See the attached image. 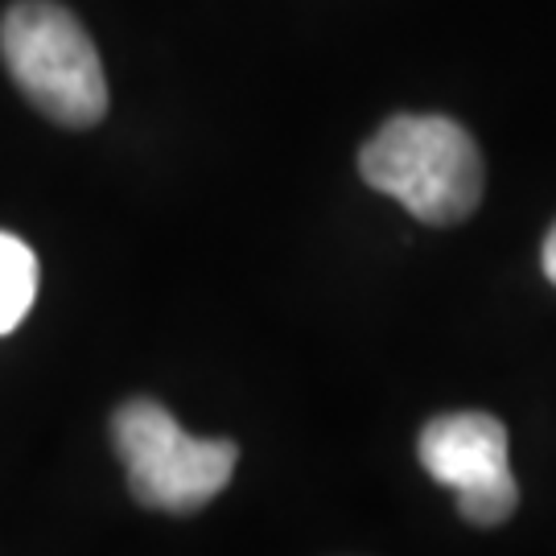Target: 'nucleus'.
<instances>
[{"label":"nucleus","mask_w":556,"mask_h":556,"mask_svg":"<svg viewBox=\"0 0 556 556\" xmlns=\"http://www.w3.org/2000/svg\"><path fill=\"white\" fill-rule=\"evenodd\" d=\"M0 59L21 96L62 128H91L108 112L96 41L59 0H17L0 17Z\"/></svg>","instance_id":"f03ea898"},{"label":"nucleus","mask_w":556,"mask_h":556,"mask_svg":"<svg viewBox=\"0 0 556 556\" xmlns=\"http://www.w3.org/2000/svg\"><path fill=\"white\" fill-rule=\"evenodd\" d=\"M112 441L128 491L153 511H199L236 475L239 450L223 438H190L157 400H128L112 417Z\"/></svg>","instance_id":"7ed1b4c3"},{"label":"nucleus","mask_w":556,"mask_h":556,"mask_svg":"<svg viewBox=\"0 0 556 556\" xmlns=\"http://www.w3.org/2000/svg\"><path fill=\"white\" fill-rule=\"evenodd\" d=\"M38 293V260L17 236L0 231V334L17 330Z\"/></svg>","instance_id":"39448f33"},{"label":"nucleus","mask_w":556,"mask_h":556,"mask_svg":"<svg viewBox=\"0 0 556 556\" xmlns=\"http://www.w3.org/2000/svg\"><path fill=\"white\" fill-rule=\"evenodd\" d=\"M358 174L429 227L470 219L486 181L475 137L450 116H392L363 144Z\"/></svg>","instance_id":"f257e3e1"},{"label":"nucleus","mask_w":556,"mask_h":556,"mask_svg":"<svg viewBox=\"0 0 556 556\" xmlns=\"http://www.w3.org/2000/svg\"><path fill=\"white\" fill-rule=\"evenodd\" d=\"M544 277L556 285V223H553V231H548V239H544Z\"/></svg>","instance_id":"423d86ee"},{"label":"nucleus","mask_w":556,"mask_h":556,"mask_svg":"<svg viewBox=\"0 0 556 556\" xmlns=\"http://www.w3.org/2000/svg\"><path fill=\"white\" fill-rule=\"evenodd\" d=\"M420 466L457 495L475 528H498L516 516L519 486L507 466V429L491 413H450L425 425Z\"/></svg>","instance_id":"20e7f679"}]
</instances>
